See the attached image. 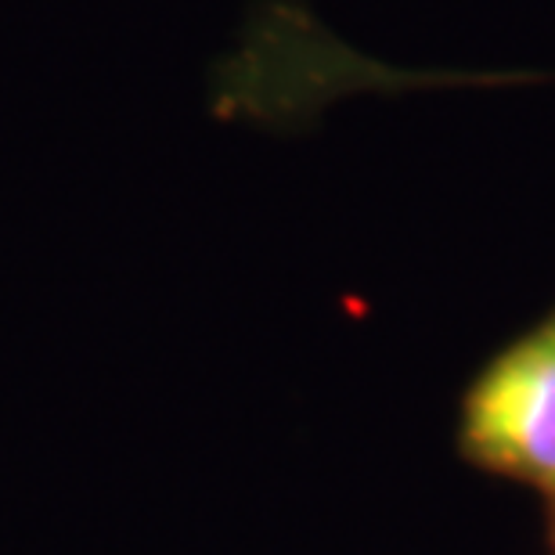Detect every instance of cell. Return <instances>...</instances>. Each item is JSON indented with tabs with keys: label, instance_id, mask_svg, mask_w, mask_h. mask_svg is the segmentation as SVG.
I'll use <instances>...</instances> for the list:
<instances>
[{
	"label": "cell",
	"instance_id": "obj_1",
	"mask_svg": "<svg viewBox=\"0 0 555 555\" xmlns=\"http://www.w3.org/2000/svg\"><path fill=\"white\" fill-rule=\"evenodd\" d=\"M462 454L555 502V310L502 347L462 401Z\"/></svg>",
	"mask_w": 555,
	"mask_h": 555
},
{
	"label": "cell",
	"instance_id": "obj_2",
	"mask_svg": "<svg viewBox=\"0 0 555 555\" xmlns=\"http://www.w3.org/2000/svg\"><path fill=\"white\" fill-rule=\"evenodd\" d=\"M552 541H555V502H552Z\"/></svg>",
	"mask_w": 555,
	"mask_h": 555
}]
</instances>
